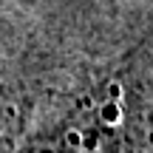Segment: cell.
Wrapping results in <instances>:
<instances>
[{
  "instance_id": "7a4b0ae2",
  "label": "cell",
  "mask_w": 153,
  "mask_h": 153,
  "mask_svg": "<svg viewBox=\"0 0 153 153\" xmlns=\"http://www.w3.org/2000/svg\"><path fill=\"white\" fill-rule=\"evenodd\" d=\"M65 142L71 145V148H76V145H82V136H79L76 131H68V133H65Z\"/></svg>"
},
{
  "instance_id": "277c9868",
  "label": "cell",
  "mask_w": 153,
  "mask_h": 153,
  "mask_svg": "<svg viewBox=\"0 0 153 153\" xmlns=\"http://www.w3.org/2000/svg\"><path fill=\"white\" fill-rule=\"evenodd\" d=\"M148 145H150V148H153V131H150V136H148Z\"/></svg>"
},
{
  "instance_id": "6da1fadb",
  "label": "cell",
  "mask_w": 153,
  "mask_h": 153,
  "mask_svg": "<svg viewBox=\"0 0 153 153\" xmlns=\"http://www.w3.org/2000/svg\"><path fill=\"white\" fill-rule=\"evenodd\" d=\"M102 122H108V125H119V122H122V108H119L116 99L102 108Z\"/></svg>"
},
{
  "instance_id": "3957f363",
  "label": "cell",
  "mask_w": 153,
  "mask_h": 153,
  "mask_svg": "<svg viewBox=\"0 0 153 153\" xmlns=\"http://www.w3.org/2000/svg\"><path fill=\"white\" fill-rule=\"evenodd\" d=\"M108 94H111V99H122V85H119V82H111Z\"/></svg>"
}]
</instances>
